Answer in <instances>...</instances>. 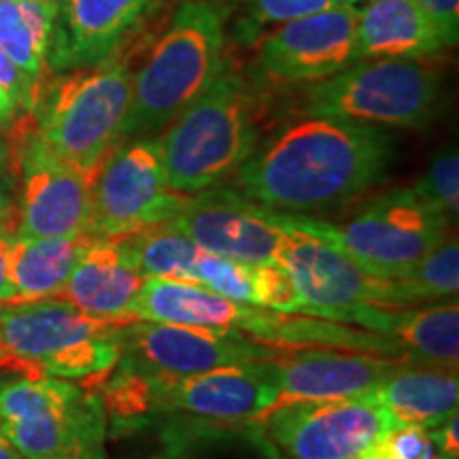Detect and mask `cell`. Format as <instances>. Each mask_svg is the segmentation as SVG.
<instances>
[{
    "label": "cell",
    "instance_id": "obj_31",
    "mask_svg": "<svg viewBox=\"0 0 459 459\" xmlns=\"http://www.w3.org/2000/svg\"><path fill=\"white\" fill-rule=\"evenodd\" d=\"M243 4L249 34H260L271 26L287 24L298 17L334 7L330 0H243Z\"/></svg>",
    "mask_w": 459,
    "mask_h": 459
},
{
    "label": "cell",
    "instance_id": "obj_14",
    "mask_svg": "<svg viewBox=\"0 0 459 459\" xmlns=\"http://www.w3.org/2000/svg\"><path fill=\"white\" fill-rule=\"evenodd\" d=\"M124 338L139 364L156 372V377H186L220 366L273 361L291 349L255 341L237 328H194L152 321L124 330Z\"/></svg>",
    "mask_w": 459,
    "mask_h": 459
},
{
    "label": "cell",
    "instance_id": "obj_15",
    "mask_svg": "<svg viewBox=\"0 0 459 459\" xmlns=\"http://www.w3.org/2000/svg\"><path fill=\"white\" fill-rule=\"evenodd\" d=\"M134 394L145 395L143 409L156 404L223 421L264 419L279 400L266 361L220 366L186 377H156Z\"/></svg>",
    "mask_w": 459,
    "mask_h": 459
},
{
    "label": "cell",
    "instance_id": "obj_25",
    "mask_svg": "<svg viewBox=\"0 0 459 459\" xmlns=\"http://www.w3.org/2000/svg\"><path fill=\"white\" fill-rule=\"evenodd\" d=\"M57 0H0V49L28 77L45 73Z\"/></svg>",
    "mask_w": 459,
    "mask_h": 459
},
{
    "label": "cell",
    "instance_id": "obj_26",
    "mask_svg": "<svg viewBox=\"0 0 459 459\" xmlns=\"http://www.w3.org/2000/svg\"><path fill=\"white\" fill-rule=\"evenodd\" d=\"M122 238L145 279H175L196 283L194 271L203 249L172 221L143 228Z\"/></svg>",
    "mask_w": 459,
    "mask_h": 459
},
{
    "label": "cell",
    "instance_id": "obj_40",
    "mask_svg": "<svg viewBox=\"0 0 459 459\" xmlns=\"http://www.w3.org/2000/svg\"><path fill=\"white\" fill-rule=\"evenodd\" d=\"M0 166H9L11 169L9 145H7V139H3V136H0Z\"/></svg>",
    "mask_w": 459,
    "mask_h": 459
},
{
    "label": "cell",
    "instance_id": "obj_5",
    "mask_svg": "<svg viewBox=\"0 0 459 459\" xmlns=\"http://www.w3.org/2000/svg\"><path fill=\"white\" fill-rule=\"evenodd\" d=\"M285 226L313 234L336 247L372 277L398 279L449 238L451 221L419 189L400 187L370 200L341 223L311 215L279 213Z\"/></svg>",
    "mask_w": 459,
    "mask_h": 459
},
{
    "label": "cell",
    "instance_id": "obj_7",
    "mask_svg": "<svg viewBox=\"0 0 459 459\" xmlns=\"http://www.w3.org/2000/svg\"><path fill=\"white\" fill-rule=\"evenodd\" d=\"M440 74L419 60H358L307 90V115L394 128H426L440 107Z\"/></svg>",
    "mask_w": 459,
    "mask_h": 459
},
{
    "label": "cell",
    "instance_id": "obj_10",
    "mask_svg": "<svg viewBox=\"0 0 459 459\" xmlns=\"http://www.w3.org/2000/svg\"><path fill=\"white\" fill-rule=\"evenodd\" d=\"M400 423L370 394L358 398L294 402L266 415L268 436L290 459H358Z\"/></svg>",
    "mask_w": 459,
    "mask_h": 459
},
{
    "label": "cell",
    "instance_id": "obj_23",
    "mask_svg": "<svg viewBox=\"0 0 459 459\" xmlns=\"http://www.w3.org/2000/svg\"><path fill=\"white\" fill-rule=\"evenodd\" d=\"M446 48L412 0H368L359 9L358 56L421 60Z\"/></svg>",
    "mask_w": 459,
    "mask_h": 459
},
{
    "label": "cell",
    "instance_id": "obj_44",
    "mask_svg": "<svg viewBox=\"0 0 459 459\" xmlns=\"http://www.w3.org/2000/svg\"><path fill=\"white\" fill-rule=\"evenodd\" d=\"M7 232H9V230H7Z\"/></svg>",
    "mask_w": 459,
    "mask_h": 459
},
{
    "label": "cell",
    "instance_id": "obj_37",
    "mask_svg": "<svg viewBox=\"0 0 459 459\" xmlns=\"http://www.w3.org/2000/svg\"><path fill=\"white\" fill-rule=\"evenodd\" d=\"M11 247H13V232L0 230V304H13L15 287L11 279Z\"/></svg>",
    "mask_w": 459,
    "mask_h": 459
},
{
    "label": "cell",
    "instance_id": "obj_32",
    "mask_svg": "<svg viewBox=\"0 0 459 459\" xmlns=\"http://www.w3.org/2000/svg\"><path fill=\"white\" fill-rule=\"evenodd\" d=\"M432 440L428 429L417 426H395L359 453L358 459H423Z\"/></svg>",
    "mask_w": 459,
    "mask_h": 459
},
{
    "label": "cell",
    "instance_id": "obj_38",
    "mask_svg": "<svg viewBox=\"0 0 459 459\" xmlns=\"http://www.w3.org/2000/svg\"><path fill=\"white\" fill-rule=\"evenodd\" d=\"M17 119V107L7 91L0 90V128H9Z\"/></svg>",
    "mask_w": 459,
    "mask_h": 459
},
{
    "label": "cell",
    "instance_id": "obj_17",
    "mask_svg": "<svg viewBox=\"0 0 459 459\" xmlns=\"http://www.w3.org/2000/svg\"><path fill=\"white\" fill-rule=\"evenodd\" d=\"M406 361L366 351H287L266 361L279 400L274 409L294 402L358 398L375 389ZM273 409V411H274Z\"/></svg>",
    "mask_w": 459,
    "mask_h": 459
},
{
    "label": "cell",
    "instance_id": "obj_11",
    "mask_svg": "<svg viewBox=\"0 0 459 459\" xmlns=\"http://www.w3.org/2000/svg\"><path fill=\"white\" fill-rule=\"evenodd\" d=\"M281 226L285 228V234L277 260L290 271L298 287L302 300L300 313L332 321L336 313L358 304L404 307L395 279L372 277L325 240L285 226L283 221Z\"/></svg>",
    "mask_w": 459,
    "mask_h": 459
},
{
    "label": "cell",
    "instance_id": "obj_42",
    "mask_svg": "<svg viewBox=\"0 0 459 459\" xmlns=\"http://www.w3.org/2000/svg\"><path fill=\"white\" fill-rule=\"evenodd\" d=\"M4 358H7V351H4V349L0 347V361H4Z\"/></svg>",
    "mask_w": 459,
    "mask_h": 459
},
{
    "label": "cell",
    "instance_id": "obj_36",
    "mask_svg": "<svg viewBox=\"0 0 459 459\" xmlns=\"http://www.w3.org/2000/svg\"><path fill=\"white\" fill-rule=\"evenodd\" d=\"M429 440H432L434 449L443 455V459H457L459 457V438H457V412L440 423L438 428L428 429Z\"/></svg>",
    "mask_w": 459,
    "mask_h": 459
},
{
    "label": "cell",
    "instance_id": "obj_8",
    "mask_svg": "<svg viewBox=\"0 0 459 459\" xmlns=\"http://www.w3.org/2000/svg\"><path fill=\"white\" fill-rule=\"evenodd\" d=\"M189 196L172 192L166 181L160 139L117 143L90 175L91 238H122L169 221Z\"/></svg>",
    "mask_w": 459,
    "mask_h": 459
},
{
    "label": "cell",
    "instance_id": "obj_2",
    "mask_svg": "<svg viewBox=\"0 0 459 459\" xmlns=\"http://www.w3.org/2000/svg\"><path fill=\"white\" fill-rule=\"evenodd\" d=\"M223 43L226 28L213 3H181L147 60L132 73L119 143L156 134L194 105L228 66Z\"/></svg>",
    "mask_w": 459,
    "mask_h": 459
},
{
    "label": "cell",
    "instance_id": "obj_6",
    "mask_svg": "<svg viewBox=\"0 0 459 459\" xmlns=\"http://www.w3.org/2000/svg\"><path fill=\"white\" fill-rule=\"evenodd\" d=\"M124 324L96 319L65 298L3 304L0 347L34 377L94 378L119 361Z\"/></svg>",
    "mask_w": 459,
    "mask_h": 459
},
{
    "label": "cell",
    "instance_id": "obj_24",
    "mask_svg": "<svg viewBox=\"0 0 459 459\" xmlns=\"http://www.w3.org/2000/svg\"><path fill=\"white\" fill-rule=\"evenodd\" d=\"M90 240L91 237L88 234L43 238L13 234V247H11V279L15 287L13 304L60 296Z\"/></svg>",
    "mask_w": 459,
    "mask_h": 459
},
{
    "label": "cell",
    "instance_id": "obj_18",
    "mask_svg": "<svg viewBox=\"0 0 459 459\" xmlns=\"http://www.w3.org/2000/svg\"><path fill=\"white\" fill-rule=\"evenodd\" d=\"M105 409L99 395L77 392L0 423V434L26 459H105Z\"/></svg>",
    "mask_w": 459,
    "mask_h": 459
},
{
    "label": "cell",
    "instance_id": "obj_27",
    "mask_svg": "<svg viewBox=\"0 0 459 459\" xmlns=\"http://www.w3.org/2000/svg\"><path fill=\"white\" fill-rule=\"evenodd\" d=\"M400 283L404 307L409 304L438 302L445 298H455L459 287V245L446 238L436 247L432 254L419 260L402 277Z\"/></svg>",
    "mask_w": 459,
    "mask_h": 459
},
{
    "label": "cell",
    "instance_id": "obj_21",
    "mask_svg": "<svg viewBox=\"0 0 459 459\" xmlns=\"http://www.w3.org/2000/svg\"><path fill=\"white\" fill-rule=\"evenodd\" d=\"M368 394L400 426L434 429L457 412V370L404 364Z\"/></svg>",
    "mask_w": 459,
    "mask_h": 459
},
{
    "label": "cell",
    "instance_id": "obj_33",
    "mask_svg": "<svg viewBox=\"0 0 459 459\" xmlns=\"http://www.w3.org/2000/svg\"><path fill=\"white\" fill-rule=\"evenodd\" d=\"M37 83L39 82L28 77V74L22 71L3 49H0V90L7 91L9 99L15 102L17 111H30Z\"/></svg>",
    "mask_w": 459,
    "mask_h": 459
},
{
    "label": "cell",
    "instance_id": "obj_1",
    "mask_svg": "<svg viewBox=\"0 0 459 459\" xmlns=\"http://www.w3.org/2000/svg\"><path fill=\"white\" fill-rule=\"evenodd\" d=\"M394 158V136L378 126L307 115L254 149L237 170V186L266 209L321 213L377 187Z\"/></svg>",
    "mask_w": 459,
    "mask_h": 459
},
{
    "label": "cell",
    "instance_id": "obj_41",
    "mask_svg": "<svg viewBox=\"0 0 459 459\" xmlns=\"http://www.w3.org/2000/svg\"><path fill=\"white\" fill-rule=\"evenodd\" d=\"M334 7H358L359 0H330Z\"/></svg>",
    "mask_w": 459,
    "mask_h": 459
},
{
    "label": "cell",
    "instance_id": "obj_16",
    "mask_svg": "<svg viewBox=\"0 0 459 459\" xmlns=\"http://www.w3.org/2000/svg\"><path fill=\"white\" fill-rule=\"evenodd\" d=\"M162 4L164 0H57L45 66L49 73H68L111 60Z\"/></svg>",
    "mask_w": 459,
    "mask_h": 459
},
{
    "label": "cell",
    "instance_id": "obj_30",
    "mask_svg": "<svg viewBox=\"0 0 459 459\" xmlns=\"http://www.w3.org/2000/svg\"><path fill=\"white\" fill-rule=\"evenodd\" d=\"M254 274L255 307L279 315H298L302 300L291 274L279 260L251 266Z\"/></svg>",
    "mask_w": 459,
    "mask_h": 459
},
{
    "label": "cell",
    "instance_id": "obj_12",
    "mask_svg": "<svg viewBox=\"0 0 459 459\" xmlns=\"http://www.w3.org/2000/svg\"><path fill=\"white\" fill-rule=\"evenodd\" d=\"M358 7H330L281 24L262 41L257 66L279 83H315L358 56Z\"/></svg>",
    "mask_w": 459,
    "mask_h": 459
},
{
    "label": "cell",
    "instance_id": "obj_19",
    "mask_svg": "<svg viewBox=\"0 0 459 459\" xmlns=\"http://www.w3.org/2000/svg\"><path fill=\"white\" fill-rule=\"evenodd\" d=\"M332 321L353 324L400 344L412 361L457 370L459 361V307L457 302L432 304L426 308H394L358 304L336 313Z\"/></svg>",
    "mask_w": 459,
    "mask_h": 459
},
{
    "label": "cell",
    "instance_id": "obj_9",
    "mask_svg": "<svg viewBox=\"0 0 459 459\" xmlns=\"http://www.w3.org/2000/svg\"><path fill=\"white\" fill-rule=\"evenodd\" d=\"M9 158L15 179V237L85 234L90 177L65 162L34 130L30 115L9 126Z\"/></svg>",
    "mask_w": 459,
    "mask_h": 459
},
{
    "label": "cell",
    "instance_id": "obj_20",
    "mask_svg": "<svg viewBox=\"0 0 459 459\" xmlns=\"http://www.w3.org/2000/svg\"><path fill=\"white\" fill-rule=\"evenodd\" d=\"M145 277L124 238H91L57 298L96 319L126 324Z\"/></svg>",
    "mask_w": 459,
    "mask_h": 459
},
{
    "label": "cell",
    "instance_id": "obj_34",
    "mask_svg": "<svg viewBox=\"0 0 459 459\" xmlns=\"http://www.w3.org/2000/svg\"><path fill=\"white\" fill-rule=\"evenodd\" d=\"M440 34L446 48H455L459 39V0H412Z\"/></svg>",
    "mask_w": 459,
    "mask_h": 459
},
{
    "label": "cell",
    "instance_id": "obj_3",
    "mask_svg": "<svg viewBox=\"0 0 459 459\" xmlns=\"http://www.w3.org/2000/svg\"><path fill=\"white\" fill-rule=\"evenodd\" d=\"M130 90V65L119 56L79 71L45 68L28 115L51 152L90 177L122 139Z\"/></svg>",
    "mask_w": 459,
    "mask_h": 459
},
{
    "label": "cell",
    "instance_id": "obj_4",
    "mask_svg": "<svg viewBox=\"0 0 459 459\" xmlns=\"http://www.w3.org/2000/svg\"><path fill=\"white\" fill-rule=\"evenodd\" d=\"M160 147L169 187L183 196L237 172L257 147L254 96L243 77L223 68L217 82L166 126Z\"/></svg>",
    "mask_w": 459,
    "mask_h": 459
},
{
    "label": "cell",
    "instance_id": "obj_35",
    "mask_svg": "<svg viewBox=\"0 0 459 459\" xmlns=\"http://www.w3.org/2000/svg\"><path fill=\"white\" fill-rule=\"evenodd\" d=\"M0 230L15 234V179L9 166H0Z\"/></svg>",
    "mask_w": 459,
    "mask_h": 459
},
{
    "label": "cell",
    "instance_id": "obj_29",
    "mask_svg": "<svg viewBox=\"0 0 459 459\" xmlns=\"http://www.w3.org/2000/svg\"><path fill=\"white\" fill-rule=\"evenodd\" d=\"M419 192L432 203L436 209L453 217L457 221L459 215V156L455 145H445L429 160L426 175L415 183Z\"/></svg>",
    "mask_w": 459,
    "mask_h": 459
},
{
    "label": "cell",
    "instance_id": "obj_28",
    "mask_svg": "<svg viewBox=\"0 0 459 459\" xmlns=\"http://www.w3.org/2000/svg\"><path fill=\"white\" fill-rule=\"evenodd\" d=\"M194 281L217 296L255 307L254 274H251L249 264L209 254V251H200Z\"/></svg>",
    "mask_w": 459,
    "mask_h": 459
},
{
    "label": "cell",
    "instance_id": "obj_43",
    "mask_svg": "<svg viewBox=\"0 0 459 459\" xmlns=\"http://www.w3.org/2000/svg\"><path fill=\"white\" fill-rule=\"evenodd\" d=\"M0 308H3V304H0Z\"/></svg>",
    "mask_w": 459,
    "mask_h": 459
},
{
    "label": "cell",
    "instance_id": "obj_39",
    "mask_svg": "<svg viewBox=\"0 0 459 459\" xmlns=\"http://www.w3.org/2000/svg\"><path fill=\"white\" fill-rule=\"evenodd\" d=\"M0 459H26V457L22 455V453L17 451L3 434H0Z\"/></svg>",
    "mask_w": 459,
    "mask_h": 459
},
{
    "label": "cell",
    "instance_id": "obj_22",
    "mask_svg": "<svg viewBox=\"0 0 459 459\" xmlns=\"http://www.w3.org/2000/svg\"><path fill=\"white\" fill-rule=\"evenodd\" d=\"M249 304H238L217 296L200 283L175 279H145L132 307V319L152 324L194 325V328L240 330Z\"/></svg>",
    "mask_w": 459,
    "mask_h": 459
},
{
    "label": "cell",
    "instance_id": "obj_13",
    "mask_svg": "<svg viewBox=\"0 0 459 459\" xmlns=\"http://www.w3.org/2000/svg\"><path fill=\"white\" fill-rule=\"evenodd\" d=\"M203 251L249 266L277 260L285 228L279 211L245 198L232 189L194 194L172 220Z\"/></svg>",
    "mask_w": 459,
    "mask_h": 459
}]
</instances>
